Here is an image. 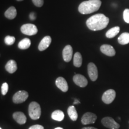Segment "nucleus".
I'll return each mask as SVG.
<instances>
[{
  "label": "nucleus",
  "mask_w": 129,
  "mask_h": 129,
  "mask_svg": "<svg viewBox=\"0 0 129 129\" xmlns=\"http://www.w3.org/2000/svg\"><path fill=\"white\" fill-rule=\"evenodd\" d=\"M56 85L58 88H59L63 92H67L68 90V85L65 79L63 77H59L56 79Z\"/></svg>",
  "instance_id": "f8f14e48"
},
{
  "label": "nucleus",
  "mask_w": 129,
  "mask_h": 129,
  "mask_svg": "<svg viewBox=\"0 0 129 129\" xmlns=\"http://www.w3.org/2000/svg\"><path fill=\"white\" fill-rule=\"evenodd\" d=\"M28 113L32 120H38L41 115V109L40 105L36 102H32L29 105Z\"/></svg>",
  "instance_id": "7ed1b4c3"
},
{
  "label": "nucleus",
  "mask_w": 129,
  "mask_h": 129,
  "mask_svg": "<svg viewBox=\"0 0 129 129\" xmlns=\"http://www.w3.org/2000/svg\"><path fill=\"white\" fill-rule=\"evenodd\" d=\"M81 129H98V128H95V127H83V128H82Z\"/></svg>",
  "instance_id": "c756f323"
},
{
  "label": "nucleus",
  "mask_w": 129,
  "mask_h": 129,
  "mask_svg": "<svg viewBox=\"0 0 129 129\" xmlns=\"http://www.w3.org/2000/svg\"><path fill=\"white\" fill-rule=\"evenodd\" d=\"M116 96L115 91L113 89L106 90L102 95V99L105 104H110L114 101Z\"/></svg>",
  "instance_id": "0eeeda50"
},
{
  "label": "nucleus",
  "mask_w": 129,
  "mask_h": 129,
  "mask_svg": "<svg viewBox=\"0 0 129 129\" xmlns=\"http://www.w3.org/2000/svg\"><path fill=\"white\" fill-rule=\"evenodd\" d=\"M51 43V38L50 36H46L42 39L38 45V50L40 51H44L50 46Z\"/></svg>",
  "instance_id": "4468645a"
},
{
  "label": "nucleus",
  "mask_w": 129,
  "mask_h": 129,
  "mask_svg": "<svg viewBox=\"0 0 129 129\" xmlns=\"http://www.w3.org/2000/svg\"><path fill=\"white\" fill-rule=\"evenodd\" d=\"M15 41V37L13 36H10V35H8V36L6 37V38H4L5 43L7 45H8V46H12V45L14 44Z\"/></svg>",
  "instance_id": "b1692460"
},
{
  "label": "nucleus",
  "mask_w": 129,
  "mask_h": 129,
  "mask_svg": "<svg viewBox=\"0 0 129 129\" xmlns=\"http://www.w3.org/2000/svg\"><path fill=\"white\" fill-rule=\"evenodd\" d=\"M68 114L71 120L75 121L78 118V113L76 110V108L74 105L69 106L68 109Z\"/></svg>",
  "instance_id": "f3484780"
},
{
  "label": "nucleus",
  "mask_w": 129,
  "mask_h": 129,
  "mask_svg": "<svg viewBox=\"0 0 129 129\" xmlns=\"http://www.w3.org/2000/svg\"><path fill=\"white\" fill-rule=\"evenodd\" d=\"M120 30V28L119 26H115L110 29L108 30L106 33V37L108 38H112L115 37Z\"/></svg>",
  "instance_id": "5701e85b"
},
{
  "label": "nucleus",
  "mask_w": 129,
  "mask_h": 129,
  "mask_svg": "<svg viewBox=\"0 0 129 129\" xmlns=\"http://www.w3.org/2000/svg\"><path fill=\"white\" fill-rule=\"evenodd\" d=\"M73 81L75 84L80 87H85L88 84V81L86 78L81 74H75L73 77Z\"/></svg>",
  "instance_id": "9d476101"
},
{
  "label": "nucleus",
  "mask_w": 129,
  "mask_h": 129,
  "mask_svg": "<svg viewBox=\"0 0 129 129\" xmlns=\"http://www.w3.org/2000/svg\"><path fill=\"white\" fill-rule=\"evenodd\" d=\"M123 19L125 22L129 23V9H125L123 12Z\"/></svg>",
  "instance_id": "a878e982"
},
{
  "label": "nucleus",
  "mask_w": 129,
  "mask_h": 129,
  "mask_svg": "<svg viewBox=\"0 0 129 129\" xmlns=\"http://www.w3.org/2000/svg\"><path fill=\"white\" fill-rule=\"evenodd\" d=\"M9 90V85L7 83H3L1 85V93L3 95H6Z\"/></svg>",
  "instance_id": "393cba45"
},
{
  "label": "nucleus",
  "mask_w": 129,
  "mask_h": 129,
  "mask_svg": "<svg viewBox=\"0 0 129 129\" xmlns=\"http://www.w3.org/2000/svg\"><path fill=\"white\" fill-rule=\"evenodd\" d=\"M13 117L14 120L19 124H24L26 122V117L22 112H15L13 114Z\"/></svg>",
  "instance_id": "2eb2a0df"
},
{
  "label": "nucleus",
  "mask_w": 129,
  "mask_h": 129,
  "mask_svg": "<svg viewBox=\"0 0 129 129\" xmlns=\"http://www.w3.org/2000/svg\"><path fill=\"white\" fill-rule=\"evenodd\" d=\"M29 17H30V20H34L35 19H36V15H35V14L34 13H31L29 15Z\"/></svg>",
  "instance_id": "c85d7f7f"
},
{
  "label": "nucleus",
  "mask_w": 129,
  "mask_h": 129,
  "mask_svg": "<svg viewBox=\"0 0 129 129\" xmlns=\"http://www.w3.org/2000/svg\"><path fill=\"white\" fill-rule=\"evenodd\" d=\"M28 93L25 90H19L13 96V102L14 104H22L28 98Z\"/></svg>",
  "instance_id": "39448f33"
},
{
  "label": "nucleus",
  "mask_w": 129,
  "mask_h": 129,
  "mask_svg": "<svg viewBox=\"0 0 129 129\" xmlns=\"http://www.w3.org/2000/svg\"><path fill=\"white\" fill-rule=\"evenodd\" d=\"M0 129H2V128H0Z\"/></svg>",
  "instance_id": "72a5a7b5"
},
{
  "label": "nucleus",
  "mask_w": 129,
  "mask_h": 129,
  "mask_svg": "<svg viewBox=\"0 0 129 129\" xmlns=\"http://www.w3.org/2000/svg\"><path fill=\"white\" fill-rule=\"evenodd\" d=\"M87 70L90 80L92 81H95L98 77V71L96 66L93 63L90 62L88 64Z\"/></svg>",
  "instance_id": "1a4fd4ad"
},
{
  "label": "nucleus",
  "mask_w": 129,
  "mask_h": 129,
  "mask_svg": "<svg viewBox=\"0 0 129 129\" xmlns=\"http://www.w3.org/2000/svg\"><path fill=\"white\" fill-rule=\"evenodd\" d=\"M17 1H23V0H17Z\"/></svg>",
  "instance_id": "473e14b6"
},
{
  "label": "nucleus",
  "mask_w": 129,
  "mask_h": 129,
  "mask_svg": "<svg viewBox=\"0 0 129 129\" xmlns=\"http://www.w3.org/2000/svg\"><path fill=\"white\" fill-rule=\"evenodd\" d=\"M118 41L120 44L125 45L129 43V33L124 32L118 38Z\"/></svg>",
  "instance_id": "aec40b11"
},
{
  "label": "nucleus",
  "mask_w": 129,
  "mask_h": 129,
  "mask_svg": "<svg viewBox=\"0 0 129 129\" xmlns=\"http://www.w3.org/2000/svg\"><path fill=\"white\" fill-rule=\"evenodd\" d=\"M101 122L103 125L110 129H118L120 127L118 123H117L112 118L109 117H106L102 118Z\"/></svg>",
  "instance_id": "423d86ee"
},
{
  "label": "nucleus",
  "mask_w": 129,
  "mask_h": 129,
  "mask_svg": "<svg viewBox=\"0 0 129 129\" xmlns=\"http://www.w3.org/2000/svg\"><path fill=\"white\" fill-rule=\"evenodd\" d=\"M96 120L97 116L96 114L91 112H86L81 118V122L84 125H87L94 123Z\"/></svg>",
  "instance_id": "6e6552de"
},
{
  "label": "nucleus",
  "mask_w": 129,
  "mask_h": 129,
  "mask_svg": "<svg viewBox=\"0 0 129 129\" xmlns=\"http://www.w3.org/2000/svg\"><path fill=\"white\" fill-rule=\"evenodd\" d=\"M73 55V50L70 45H67L63 50L62 56L63 60L66 62H69L71 60Z\"/></svg>",
  "instance_id": "9b49d317"
},
{
  "label": "nucleus",
  "mask_w": 129,
  "mask_h": 129,
  "mask_svg": "<svg viewBox=\"0 0 129 129\" xmlns=\"http://www.w3.org/2000/svg\"><path fill=\"white\" fill-rule=\"evenodd\" d=\"M51 117L53 120L57 121H62L64 119V115L63 111L60 110H56L53 112Z\"/></svg>",
  "instance_id": "6ab92c4d"
},
{
  "label": "nucleus",
  "mask_w": 129,
  "mask_h": 129,
  "mask_svg": "<svg viewBox=\"0 0 129 129\" xmlns=\"http://www.w3.org/2000/svg\"><path fill=\"white\" fill-rule=\"evenodd\" d=\"M102 4L101 0H88L83 1L78 7V11L83 14H88L96 12Z\"/></svg>",
  "instance_id": "f03ea898"
},
{
  "label": "nucleus",
  "mask_w": 129,
  "mask_h": 129,
  "mask_svg": "<svg viewBox=\"0 0 129 129\" xmlns=\"http://www.w3.org/2000/svg\"><path fill=\"white\" fill-rule=\"evenodd\" d=\"M29 129H44V127L42 126L41 125L39 124H35L34 125H32L31 127H30Z\"/></svg>",
  "instance_id": "cd10ccee"
},
{
  "label": "nucleus",
  "mask_w": 129,
  "mask_h": 129,
  "mask_svg": "<svg viewBox=\"0 0 129 129\" xmlns=\"http://www.w3.org/2000/svg\"><path fill=\"white\" fill-rule=\"evenodd\" d=\"M101 51L104 54L108 56H115V50L114 47L112 46L109 44H104L101 47Z\"/></svg>",
  "instance_id": "ddd939ff"
},
{
  "label": "nucleus",
  "mask_w": 129,
  "mask_h": 129,
  "mask_svg": "<svg viewBox=\"0 0 129 129\" xmlns=\"http://www.w3.org/2000/svg\"><path fill=\"white\" fill-rule=\"evenodd\" d=\"M33 4L38 7H41L44 4V0H32Z\"/></svg>",
  "instance_id": "bb28decb"
},
{
  "label": "nucleus",
  "mask_w": 129,
  "mask_h": 129,
  "mask_svg": "<svg viewBox=\"0 0 129 129\" xmlns=\"http://www.w3.org/2000/svg\"><path fill=\"white\" fill-rule=\"evenodd\" d=\"M109 19L104 14L99 13L94 14L88 18L86 21V25L91 30H100L104 29L107 26Z\"/></svg>",
  "instance_id": "f257e3e1"
},
{
  "label": "nucleus",
  "mask_w": 129,
  "mask_h": 129,
  "mask_svg": "<svg viewBox=\"0 0 129 129\" xmlns=\"http://www.w3.org/2000/svg\"><path fill=\"white\" fill-rule=\"evenodd\" d=\"M4 15L9 19H14L17 16V11L14 7H10L5 12Z\"/></svg>",
  "instance_id": "a211bd4d"
},
{
  "label": "nucleus",
  "mask_w": 129,
  "mask_h": 129,
  "mask_svg": "<svg viewBox=\"0 0 129 129\" xmlns=\"http://www.w3.org/2000/svg\"><path fill=\"white\" fill-rule=\"evenodd\" d=\"M5 68L10 74H13L17 69V63L14 60H10L8 61L7 63H6Z\"/></svg>",
  "instance_id": "dca6fc26"
},
{
  "label": "nucleus",
  "mask_w": 129,
  "mask_h": 129,
  "mask_svg": "<svg viewBox=\"0 0 129 129\" xmlns=\"http://www.w3.org/2000/svg\"><path fill=\"white\" fill-rule=\"evenodd\" d=\"M74 65L77 68H80L82 65L83 63V59H82V56L80 53L77 52L75 53L74 56Z\"/></svg>",
  "instance_id": "4be33fe9"
},
{
  "label": "nucleus",
  "mask_w": 129,
  "mask_h": 129,
  "mask_svg": "<svg viewBox=\"0 0 129 129\" xmlns=\"http://www.w3.org/2000/svg\"><path fill=\"white\" fill-rule=\"evenodd\" d=\"M31 44V41L29 38H24V39L22 40L19 42L18 44V47L20 49L22 50H26L28 49V48L30 46Z\"/></svg>",
  "instance_id": "412c9836"
},
{
  "label": "nucleus",
  "mask_w": 129,
  "mask_h": 129,
  "mask_svg": "<svg viewBox=\"0 0 129 129\" xmlns=\"http://www.w3.org/2000/svg\"><path fill=\"white\" fill-rule=\"evenodd\" d=\"M80 104V102L79 101V100L78 99H75V101L74 102V105H76V104Z\"/></svg>",
  "instance_id": "7c9ffc66"
},
{
  "label": "nucleus",
  "mask_w": 129,
  "mask_h": 129,
  "mask_svg": "<svg viewBox=\"0 0 129 129\" xmlns=\"http://www.w3.org/2000/svg\"><path fill=\"white\" fill-rule=\"evenodd\" d=\"M54 129H63L62 127H57V128H55Z\"/></svg>",
  "instance_id": "2f4dec72"
},
{
  "label": "nucleus",
  "mask_w": 129,
  "mask_h": 129,
  "mask_svg": "<svg viewBox=\"0 0 129 129\" xmlns=\"http://www.w3.org/2000/svg\"><path fill=\"white\" fill-rule=\"evenodd\" d=\"M20 30L23 34L29 35V36L34 35L37 34L38 32V29L36 26L31 23H27L22 25L21 26Z\"/></svg>",
  "instance_id": "20e7f679"
}]
</instances>
